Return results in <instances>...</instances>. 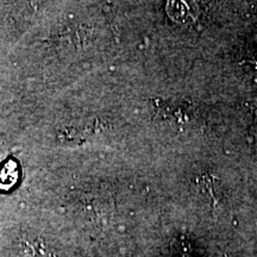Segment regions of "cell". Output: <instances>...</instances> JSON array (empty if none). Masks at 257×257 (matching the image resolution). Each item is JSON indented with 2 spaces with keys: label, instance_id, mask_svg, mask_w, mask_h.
Instances as JSON below:
<instances>
[{
  "label": "cell",
  "instance_id": "cell-2",
  "mask_svg": "<svg viewBox=\"0 0 257 257\" xmlns=\"http://www.w3.org/2000/svg\"><path fill=\"white\" fill-rule=\"evenodd\" d=\"M167 12L169 17L179 23H191L197 18L199 9L195 3L169 2L167 4Z\"/></svg>",
  "mask_w": 257,
  "mask_h": 257
},
{
  "label": "cell",
  "instance_id": "cell-1",
  "mask_svg": "<svg viewBox=\"0 0 257 257\" xmlns=\"http://www.w3.org/2000/svg\"><path fill=\"white\" fill-rule=\"evenodd\" d=\"M22 245L25 250V253L30 257H57L55 250L38 234H32L30 232L23 233Z\"/></svg>",
  "mask_w": 257,
  "mask_h": 257
},
{
  "label": "cell",
  "instance_id": "cell-3",
  "mask_svg": "<svg viewBox=\"0 0 257 257\" xmlns=\"http://www.w3.org/2000/svg\"><path fill=\"white\" fill-rule=\"evenodd\" d=\"M15 176L17 178V166L14 162H9L0 173V185L11 186L15 182Z\"/></svg>",
  "mask_w": 257,
  "mask_h": 257
}]
</instances>
